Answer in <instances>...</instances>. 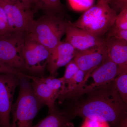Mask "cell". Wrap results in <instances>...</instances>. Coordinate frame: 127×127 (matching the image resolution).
I'll list each match as a JSON object with an SVG mask.
<instances>
[{
  "mask_svg": "<svg viewBox=\"0 0 127 127\" xmlns=\"http://www.w3.org/2000/svg\"><path fill=\"white\" fill-rule=\"evenodd\" d=\"M88 94L86 99L67 111L72 119L78 116L116 125L127 117V104L119 95L114 82L106 87Z\"/></svg>",
  "mask_w": 127,
  "mask_h": 127,
  "instance_id": "1",
  "label": "cell"
},
{
  "mask_svg": "<svg viewBox=\"0 0 127 127\" xmlns=\"http://www.w3.org/2000/svg\"><path fill=\"white\" fill-rule=\"evenodd\" d=\"M19 93L15 103L12 104V121L10 127H32L34 118L45 106L34 94L30 79L20 78Z\"/></svg>",
  "mask_w": 127,
  "mask_h": 127,
  "instance_id": "2",
  "label": "cell"
},
{
  "mask_svg": "<svg viewBox=\"0 0 127 127\" xmlns=\"http://www.w3.org/2000/svg\"><path fill=\"white\" fill-rule=\"evenodd\" d=\"M68 22L55 13L46 12L37 20L26 36L45 46L50 53L61 41Z\"/></svg>",
  "mask_w": 127,
  "mask_h": 127,
  "instance_id": "3",
  "label": "cell"
},
{
  "mask_svg": "<svg viewBox=\"0 0 127 127\" xmlns=\"http://www.w3.org/2000/svg\"><path fill=\"white\" fill-rule=\"evenodd\" d=\"M117 15V12L109 4L97 2L86 10L76 21L69 23L96 36L102 37L114 25Z\"/></svg>",
  "mask_w": 127,
  "mask_h": 127,
  "instance_id": "4",
  "label": "cell"
},
{
  "mask_svg": "<svg viewBox=\"0 0 127 127\" xmlns=\"http://www.w3.org/2000/svg\"><path fill=\"white\" fill-rule=\"evenodd\" d=\"M25 36L11 33L0 38V73L27 75L22 55Z\"/></svg>",
  "mask_w": 127,
  "mask_h": 127,
  "instance_id": "5",
  "label": "cell"
},
{
  "mask_svg": "<svg viewBox=\"0 0 127 127\" xmlns=\"http://www.w3.org/2000/svg\"><path fill=\"white\" fill-rule=\"evenodd\" d=\"M0 5L6 14L11 33L27 35L34 25V15L38 10L20 2L0 0Z\"/></svg>",
  "mask_w": 127,
  "mask_h": 127,
  "instance_id": "6",
  "label": "cell"
},
{
  "mask_svg": "<svg viewBox=\"0 0 127 127\" xmlns=\"http://www.w3.org/2000/svg\"><path fill=\"white\" fill-rule=\"evenodd\" d=\"M22 55L27 75L43 76L50 51L45 46L25 36Z\"/></svg>",
  "mask_w": 127,
  "mask_h": 127,
  "instance_id": "7",
  "label": "cell"
},
{
  "mask_svg": "<svg viewBox=\"0 0 127 127\" xmlns=\"http://www.w3.org/2000/svg\"><path fill=\"white\" fill-rule=\"evenodd\" d=\"M118 73V66L107 57L90 75L93 79V82L89 85H84L71 95L68 99L75 100L82 95L108 86L114 81Z\"/></svg>",
  "mask_w": 127,
  "mask_h": 127,
  "instance_id": "8",
  "label": "cell"
},
{
  "mask_svg": "<svg viewBox=\"0 0 127 127\" xmlns=\"http://www.w3.org/2000/svg\"><path fill=\"white\" fill-rule=\"evenodd\" d=\"M21 77L12 73H0V127H10L14 94Z\"/></svg>",
  "mask_w": 127,
  "mask_h": 127,
  "instance_id": "9",
  "label": "cell"
},
{
  "mask_svg": "<svg viewBox=\"0 0 127 127\" xmlns=\"http://www.w3.org/2000/svg\"><path fill=\"white\" fill-rule=\"evenodd\" d=\"M107 57L105 44L84 51H77L73 60L79 69L84 72L85 80L87 82L92 73L104 62Z\"/></svg>",
  "mask_w": 127,
  "mask_h": 127,
  "instance_id": "10",
  "label": "cell"
},
{
  "mask_svg": "<svg viewBox=\"0 0 127 127\" xmlns=\"http://www.w3.org/2000/svg\"><path fill=\"white\" fill-rule=\"evenodd\" d=\"M65 41L78 51H84L106 44V39L72 26L68 22L66 30Z\"/></svg>",
  "mask_w": 127,
  "mask_h": 127,
  "instance_id": "11",
  "label": "cell"
},
{
  "mask_svg": "<svg viewBox=\"0 0 127 127\" xmlns=\"http://www.w3.org/2000/svg\"><path fill=\"white\" fill-rule=\"evenodd\" d=\"M77 51L70 43L61 41L50 52L47 69L54 76L60 67L65 66L73 59Z\"/></svg>",
  "mask_w": 127,
  "mask_h": 127,
  "instance_id": "12",
  "label": "cell"
},
{
  "mask_svg": "<svg viewBox=\"0 0 127 127\" xmlns=\"http://www.w3.org/2000/svg\"><path fill=\"white\" fill-rule=\"evenodd\" d=\"M26 77L30 79L34 94L38 99L47 106L49 113L56 110V101L59 94L52 89L41 79L40 77L34 76L27 75Z\"/></svg>",
  "mask_w": 127,
  "mask_h": 127,
  "instance_id": "13",
  "label": "cell"
},
{
  "mask_svg": "<svg viewBox=\"0 0 127 127\" xmlns=\"http://www.w3.org/2000/svg\"><path fill=\"white\" fill-rule=\"evenodd\" d=\"M106 45L107 57L118 66L119 73L127 70V41L108 37L106 39Z\"/></svg>",
  "mask_w": 127,
  "mask_h": 127,
  "instance_id": "14",
  "label": "cell"
},
{
  "mask_svg": "<svg viewBox=\"0 0 127 127\" xmlns=\"http://www.w3.org/2000/svg\"><path fill=\"white\" fill-rule=\"evenodd\" d=\"M32 127H72V118L68 111L56 109Z\"/></svg>",
  "mask_w": 127,
  "mask_h": 127,
  "instance_id": "15",
  "label": "cell"
},
{
  "mask_svg": "<svg viewBox=\"0 0 127 127\" xmlns=\"http://www.w3.org/2000/svg\"><path fill=\"white\" fill-rule=\"evenodd\" d=\"M114 86L121 99L127 104V70L121 72L117 76Z\"/></svg>",
  "mask_w": 127,
  "mask_h": 127,
  "instance_id": "16",
  "label": "cell"
},
{
  "mask_svg": "<svg viewBox=\"0 0 127 127\" xmlns=\"http://www.w3.org/2000/svg\"><path fill=\"white\" fill-rule=\"evenodd\" d=\"M65 66V73L62 77L64 81V87L62 92L65 87L71 81L75 74L79 70L78 66L73 59Z\"/></svg>",
  "mask_w": 127,
  "mask_h": 127,
  "instance_id": "17",
  "label": "cell"
},
{
  "mask_svg": "<svg viewBox=\"0 0 127 127\" xmlns=\"http://www.w3.org/2000/svg\"><path fill=\"white\" fill-rule=\"evenodd\" d=\"M42 5V9L46 12L57 14L60 12L62 4L60 0H40Z\"/></svg>",
  "mask_w": 127,
  "mask_h": 127,
  "instance_id": "18",
  "label": "cell"
},
{
  "mask_svg": "<svg viewBox=\"0 0 127 127\" xmlns=\"http://www.w3.org/2000/svg\"><path fill=\"white\" fill-rule=\"evenodd\" d=\"M11 33L6 14L0 5V38L6 36Z\"/></svg>",
  "mask_w": 127,
  "mask_h": 127,
  "instance_id": "19",
  "label": "cell"
},
{
  "mask_svg": "<svg viewBox=\"0 0 127 127\" xmlns=\"http://www.w3.org/2000/svg\"><path fill=\"white\" fill-rule=\"evenodd\" d=\"M73 9L77 11L87 10L92 7L94 0H68Z\"/></svg>",
  "mask_w": 127,
  "mask_h": 127,
  "instance_id": "20",
  "label": "cell"
},
{
  "mask_svg": "<svg viewBox=\"0 0 127 127\" xmlns=\"http://www.w3.org/2000/svg\"><path fill=\"white\" fill-rule=\"evenodd\" d=\"M107 32H108L107 38L114 37L127 41V30L119 28L114 24Z\"/></svg>",
  "mask_w": 127,
  "mask_h": 127,
  "instance_id": "21",
  "label": "cell"
},
{
  "mask_svg": "<svg viewBox=\"0 0 127 127\" xmlns=\"http://www.w3.org/2000/svg\"><path fill=\"white\" fill-rule=\"evenodd\" d=\"M114 25L120 29L127 30V8L123 9L117 15Z\"/></svg>",
  "mask_w": 127,
  "mask_h": 127,
  "instance_id": "22",
  "label": "cell"
},
{
  "mask_svg": "<svg viewBox=\"0 0 127 127\" xmlns=\"http://www.w3.org/2000/svg\"><path fill=\"white\" fill-rule=\"evenodd\" d=\"M81 127H110L108 123L85 118Z\"/></svg>",
  "mask_w": 127,
  "mask_h": 127,
  "instance_id": "23",
  "label": "cell"
},
{
  "mask_svg": "<svg viewBox=\"0 0 127 127\" xmlns=\"http://www.w3.org/2000/svg\"><path fill=\"white\" fill-rule=\"evenodd\" d=\"M6 2H20L25 4L36 8L37 10L42 9V5L40 0H2Z\"/></svg>",
  "mask_w": 127,
  "mask_h": 127,
  "instance_id": "24",
  "label": "cell"
},
{
  "mask_svg": "<svg viewBox=\"0 0 127 127\" xmlns=\"http://www.w3.org/2000/svg\"><path fill=\"white\" fill-rule=\"evenodd\" d=\"M111 4L113 6L112 8L117 12L127 8V0H112Z\"/></svg>",
  "mask_w": 127,
  "mask_h": 127,
  "instance_id": "25",
  "label": "cell"
},
{
  "mask_svg": "<svg viewBox=\"0 0 127 127\" xmlns=\"http://www.w3.org/2000/svg\"><path fill=\"white\" fill-rule=\"evenodd\" d=\"M127 117L124 119L120 124V127H127Z\"/></svg>",
  "mask_w": 127,
  "mask_h": 127,
  "instance_id": "26",
  "label": "cell"
},
{
  "mask_svg": "<svg viewBox=\"0 0 127 127\" xmlns=\"http://www.w3.org/2000/svg\"><path fill=\"white\" fill-rule=\"evenodd\" d=\"M112 0H97V2H103L111 4Z\"/></svg>",
  "mask_w": 127,
  "mask_h": 127,
  "instance_id": "27",
  "label": "cell"
}]
</instances>
